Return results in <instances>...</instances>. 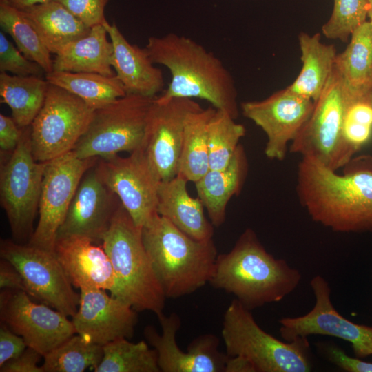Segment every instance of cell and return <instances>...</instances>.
Listing matches in <instances>:
<instances>
[{"instance_id":"cell-1","label":"cell","mask_w":372,"mask_h":372,"mask_svg":"<svg viewBox=\"0 0 372 372\" xmlns=\"http://www.w3.org/2000/svg\"><path fill=\"white\" fill-rule=\"evenodd\" d=\"M342 174L314 159L298 163L296 193L311 219L341 233L372 232V156L353 157Z\"/></svg>"},{"instance_id":"cell-44","label":"cell","mask_w":372,"mask_h":372,"mask_svg":"<svg viewBox=\"0 0 372 372\" xmlns=\"http://www.w3.org/2000/svg\"><path fill=\"white\" fill-rule=\"evenodd\" d=\"M0 287L26 292L23 280L18 270L8 260H0Z\"/></svg>"},{"instance_id":"cell-8","label":"cell","mask_w":372,"mask_h":372,"mask_svg":"<svg viewBox=\"0 0 372 372\" xmlns=\"http://www.w3.org/2000/svg\"><path fill=\"white\" fill-rule=\"evenodd\" d=\"M45 165L32 154L30 125L22 128L19 144L0 172L1 205L16 242L29 240L33 234Z\"/></svg>"},{"instance_id":"cell-27","label":"cell","mask_w":372,"mask_h":372,"mask_svg":"<svg viewBox=\"0 0 372 372\" xmlns=\"http://www.w3.org/2000/svg\"><path fill=\"white\" fill-rule=\"evenodd\" d=\"M20 10L50 53L54 54L67 44L88 34L91 30L56 0Z\"/></svg>"},{"instance_id":"cell-5","label":"cell","mask_w":372,"mask_h":372,"mask_svg":"<svg viewBox=\"0 0 372 372\" xmlns=\"http://www.w3.org/2000/svg\"><path fill=\"white\" fill-rule=\"evenodd\" d=\"M118 283V298L136 311L163 313L166 297L145 249L141 229L121 203L101 243Z\"/></svg>"},{"instance_id":"cell-4","label":"cell","mask_w":372,"mask_h":372,"mask_svg":"<svg viewBox=\"0 0 372 372\" xmlns=\"http://www.w3.org/2000/svg\"><path fill=\"white\" fill-rule=\"evenodd\" d=\"M141 232L167 298L191 294L209 282L218 254L213 238L194 239L158 213L145 223Z\"/></svg>"},{"instance_id":"cell-25","label":"cell","mask_w":372,"mask_h":372,"mask_svg":"<svg viewBox=\"0 0 372 372\" xmlns=\"http://www.w3.org/2000/svg\"><path fill=\"white\" fill-rule=\"evenodd\" d=\"M103 25L91 28L86 36L65 45L53 59V70L97 73L112 76L113 45Z\"/></svg>"},{"instance_id":"cell-3","label":"cell","mask_w":372,"mask_h":372,"mask_svg":"<svg viewBox=\"0 0 372 372\" xmlns=\"http://www.w3.org/2000/svg\"><path fill=\"white\" fill-rule=\"evenodd\" d=\"M301 278L297 269L269 253L255 231L247 228L229 252L218 254L209 282L251 311L281 301Z\"/></svg>"},{"instance_id":"cell-34","label":"cell","mask_w":372,"mask_h":372,"mask_svg":"<svg viewBox=\"0 0 372 372\" xmlns=\"http://www.w3.org/2000/svg\"><path fill=\"white\" fill-rule=\"evenodd\" d=\"M0 25L26 58L38 63L45 74L53 71L50 52L35 29L19 9L5 0H0Z\"/></svg>"},{"instance_id":"cell-26","label":"cell","mask_w":372,"mask_h":372,"mask_svg":"<svg viewBox=\"0 0 372 372\" xmlns=\"http://www.w3.org/2000/svg\"><path fill=\"white\" fill-rule=\"evenodd\" d=\"M302 68L288 87L301 96L316 101L334 69L337 52L333 45L322 43L320 34L301 32L298 36Z\"/></svg>"},{"instance_id":"cell-7","label":"cell","mask_w":372,"mask_h":372,"mask_svg":"<svg viewBox=\"0 0 372 372\" xmlns=\"http://www.w3.org/2000/svg\"><path fill=\"white\" fill-rule=\"evenodd\" d=\"M155 98L126 94L94 110L72 152L80 158H105L140 148Z\"/></svg>"},{"instance_id":"cell-28","label":"cell","mask_w":372,"mask_h":372,"mask_svg":"<svg viewBox=\"0 0 372 372\" xmlns=\"http://www.w3.org/2000/svg\"><path fill=\"white\" fill-rule=\"evenodd\" d=\"M334 68L347 96L372 91V23L369 21L352 33L346 49L337 54Z\"/></svg>"},{"instance_id":"cell-46","label":"cell","mask_w":372,"mask_h":372,"mask_svg":"<svg viewBox=\"0 0 372 372\" xmlns=\"http://www.w3.org/2000/svg\"><path fill=\"white\" fill-rule=\"evenodd\" d=\"M12 6L19 9H25L26 8L43 3L50 0H5Z\"/></svg>"},{"instance_id":"cell-38","label":"cell","mask_w":372,"mask_h":372,"mask_svg":"<svg viewBox=\"0 0 372 372\" xmlns=\"http://www.w3.org/2000/svg\"><path fill=\"white\" fill-rule=\"evenodd\" d=\"M0 71L17 76L40 77L45 72L38 63L26 58L3 31L0 32Z\"/></svg>"},{"instance_id":"cell-30","label":"cell","mask_w":372,"mask_h":372,"mask_svg":"<svg viewBox=\"0 0 372 372\" xmlns=\"http://www.w3.org/2000/svg\"><path fill=\"white\" fill-rule=\"evenodd\" d=\"M216 109L192 112L185 123L178 174L196 183L209 169L207 127Z\"/></svg>"},{"instance_id":"cell-31","label":"cell","mask_w":372,"mask_h":372,"mask_svg":"<svg viewBox=\"0 0 372 372\" xmlns=\"http://www.w3.org/2000/svg\"><path fill=\"white\" fill-rule=\"evenodd\" d=\"M46 81L84 101L96 110L125 96L126 92L116 74L112 76L90 72L52 71Z\"/></svg>"},{"instance_id":"cell-48","label":"cell","mask_w":372,"mask_h":372,"mask_svg":"<svg viewBox=\"0 0 372 372\" xmlns=\"http://www.w3.org/2000/svg\"><path fill=\"white\" fill-rule=\"evenodd\" d=\"M372 92V91H371Z\"/></svg>"},{"instance_id":"cell-14","label":"cell","mask_w":372,"mask_h":372,"mask_svg":"<svg viewBox=\"0 0 372 372\" xmlns=\"http://www.w3.org/2000/svg\"><path fill=\"white\" fill-rule=\"evenodd\" d=\"M310 286L316 299L313 307L303 316L280 319L282 338L291 342L311 335L331 336L349 342L356 358L372 355V327L353 322L336 310L329 284L322 276L313 277Z\"/></svg>"},{"instance_id":"cell-21","label":"cell","mask_w":372,"mask_h":372,"mask_svg":"<svg viewBox=\"0 0 372 372\" xmlns=\"http://www.w3.org/2000/svg\"><path fill=\"white\" fill-rule=\"evenodd\" d=\"M54 254L73 286L104 289L118 298L116 277L101 244L80 236L57 237Z\"/></svg>"},{"instance_id":"cell-47","label":"cell","mask_w":372,"mask_h":372,"mask_svg":"<svg viewBox=\"0 0 372 372\" xmlns=\"http://www.w3.org/2000/svg\"><path fill=\"white\" fill-rule=\"evenodd\" d=\"M368 5V17L369 21L372 23V0H366Z\"/></svg>"},{"instance_id":"cell-20","label":"cell","mask_w":372,"mask_h":372,"mask_svg":"<svg viewBox=\"0 0 372 372\" xmlns=\"http://www.w3.org/2000/svg\"><path fill=\"white\" fill-rule=\"evenodd\" d=\"M96 164L81 178L57 237L80 236L101 243L121 202L100 176Z\"/></svg>"},{"instance_id":"cell-2","label":"cell","mask_w":372,"mask_h":372,"mask_svg":"<svg viewBox=\"0 0 372 372\" xmlns=\"http://www.w3.org/2000/svg\"><path fill=\"white\" fill-rule=\"evenodd\" d=\"M145 48L152 61L165 66L171 74L168 87L156 97L158 101L200 99L237 118L239 107L234 79L212 52L189 37L173 32L150 37Z\"/></svg>"},{"instance_id":"cell-39","label":"cell","mask_w":372,"mask_h":372,"mask_svg":"<svg viewBox=\"0 0 372 372\" xmlns=\"http://www.w3.org/2000/svg\"><path fill=\"white\" fill-rule=\"evenodd\" d=\"M86 26L91 28L107 21L105 8L110 0H56Z\"/></svg>"},{"instance_id":"cell-32","label":"cell","mask_w":372,"mask_h":372,"mask_svg":"<svg viewBox=\"0 0 372 372\" xmlns=\"http://www.w3.org/2000/svg\"><path fill=\"white\" fill-rule=\"evenodd\" d=\"M371 140L372 92L354 96L347 95L342 127V167Z\"/></svg>"},{"instance_id":"cell-24","label":"cell","mask_w":372,"mask_h":372,"mask_svg":"<svg viewBox=\"0 0 372 372\" xmlns=\"http://www.w3.org/2000/svg\"><path fill=\"white\" fill-rule=\"evenodd\" d=\"M248 172L247 154L239 145L229 164L224 169H209L195 183L197 196L201 200L214 227L221 226L226 216L227 205L238 195Z\"/></svg>"},{"instance_id":"cell-13","label":"cell","mask_w":372,"mask_h":372,"mask_svg":"<svg viewBox=\"0 0 372 372\" xmlns=\"http://www.w3.org/2000/svg\"><path fill=\"white\" fill-rule=\"evenodd\" d=\"M347 94L335 68L289 152L337 171L341 162L342 127Z\"/></svg>"},{"instance_id":"cell-36","label":"cell","mask_w":372,"mask_h":372,"mask_svg":"<svg viewBox=\"0 0 372 372\" xmlns=\"http://www.w3.org/2000/svg\"><path fill=\"white\" fill-rule=\"evenodd\" d=\"M245 132L234 118L216 110L207 127L209 169H221L229 164Z\"/></svg>"},{"instance_id":"cell-6","label":"cell","mask_w":372,"mask_h":372,"mask_svg":"<svg viewBox=\"0 0 372 372\" xmlns=\"http://www.w3.org/2000/svg\"><path fill=\"white\" fill-rule=\"evenodd\" d=\"M222 338L227 355L248 361L254 372H309L312 369L308 338L282 341L264 331L250 310L236 298L223 315Z\"/></svg>"},{"instance_id":"cell-10","label":"cell","mask_w":372,"mask_h":372,"mask_svg":"<svg viewBox=\"0 0 372 372\" xmlns=\"http://www.w3.org/2000/svg\"><path fill=\"white\" fill-rule=\"evenodd\" d=\"M0 256L20 273L26 293L32 298L68 317L76 313L80 293L74 290L54 252L3 239L0 243Z\"/></svg>"},{"instance_id":"cell-12","label":"cell","mask_w":372,"mask_h":372,"mask_svg":"<svg viewBox=\"0 0 372 372\" xmlns=\"http://www.w3.org/2000/svg\"><path fill=\"white\" fill-rule=\"evenodd\" d=\"M97 171L118 198L134 224L142 229L156 211L161 179L142 147L127 157L99 158Z\"/></svg>"},{"instance_id":"cell-29","label":"cell","mask_w":372,"mask_h":372,"mask_svg":"<svg viewBox=\"0 0 372 372\" xmlns=\"http://www.w3.org/2000/svg\"><path fill=\"white\" fill-rule=\"evenodd\" d=\"M49 83L37 76L0 74L1 102L8 105L20 128L31 125L42 108Z\"/></svg>"},{"instance_id":"cell-42","label":"cell","mask_w":372,"mask_h":372,"mask_svg":"<svg viewBox=\"0 0 372 372\" xmlns=\"http://www.w3.org/2000/svg\"><path fill=\"white\" fill-rule=\"evenodd\" d=\"M43 356L37 350L28 347L18 357L11 359L0 366L1 372H43L39 366Z\"/></svg>"},{"instance_id":"cell-11","label":"cell","mask_w":372,"mask_h":372,"mask_svg":"<svg viewBox=\"0 0 372 372\" xmlns=\"http://www.w3.org/2000/svg\"><path fill=\"white\" fill-rule=\"evenodd\" d=\"M99 158H80L72 152L46 162L39 205V220L28 243L54 252L64 221L85 173Z\"/></svg>"},{"instance_id":"cell-35","label":"cell","mask_w":372,"mask_h":372,"mask_svg":"<svg viewBox=\"0 0 372 372\" xmlns=\"http://www.w3.org/2000/svg\"><path fill=\"white\" fill-rule=\"evenodd\" d=\"M103 355V346L85 340L74 334L43 356V372L93 371Z\"/></svg>"},{"instance_id":"cell-16","label":"cell","mask_w":372,"mask_h":372,"mask_svg":"<svg viewBox=\"0 0 372 372\" xmlns=\"http://www.w3.org/2000/svg\"><path fill=\"white\" fill-rule=\"evenodd\" d=\"M314 102L298 95L287 87L261 101L240 104L242 115L265 134V154L271 160L282 161L291 142L308 121Z\"/></svg>"},{"instance_id":"cell-41","label":"cell","mask_w":372,"mask_h":372,"mask_svg":"<svg viewBox=\"0 0 372 372\" xmlns=\"http://www.w3.org/2000/svg\"><path fill=\"white\" fill-rule=\"evenodd\" d=\"M28 347L23 338L5 324L0 326V366L21 355Z\"/></svg>"},{"instance_id":"cell-17","label":"cell","mask_w":372,"mask_h":372,"mask_svg":"<svg viewBox=\"0 0 372 372\" xmlns=\"http://www.w3.org/2000/svg\"><path fill=\"white\" fill-rule=\"evenodd\" d=\"M161 333L148 325L144 329L147 342L155 350L162 372H225L228 355L218 351L219 340L211 333L196 338L183 351L178 346L176 333L180 327L179 316L172 313L157 316Z\"/></svg>"},{"instance_id":"cell-45","label":"cell","mask_w":372,"mask_h":372,"mask_svg":"<svg viewBox=\"0 0 372 372\" xmlns=\"http://www.w3.org/2000/svg\"><path fill=\"white\" fill-rule=\"evenodd\" d=\"M225 372H254V370L250 363L243 358L228 355Z\"/></svg>"},{"instance_id":"cell-18","label":"cell","mask_w":372,"mask_h":372,"mask_svg":"<svg viewBox=\"0 0 372 372\" xmlns=\"http://www.w3.org/2000/svg\"><path fill=\"white\" fill-rule=\"evenodd\" d=\"M201 108L191 99H154L142 147L161 181L177 176L185 121Z\"/></svg>"},{"instance_id":"cell-19","label":"cell","mask_w":372,"mask_h":372,"mask_svg":"<svg viewBox=\"0 0 372 372\" xmlns=\"http://www.w3.org/2000/svg\"><path fill=\"white\" fill-rule=\"evenodd\" d=\"M79 293V307L71 320L76 334L101 346L133 337L138 316L129 303L101 289H82Z\"/></svg>"},{"instance_id":"cell-40","label":"cell","mask_w":372,"mask_h":372,"mask_svg":"<svg viewBox=\"0 0 372 372\" xmlns=\"http://www.w3.org/2000/svg\"><path fill=\"white\" fill-rule=\"evenodd\" d=\"M317 349L327 360L347 372H372V362L347 355L339 346L329 342L316 344Z\"/></svg>"},{"instance_id":"cell-9","label":"cell","mask_w":372,"mask_h":372,"mask_svg":"<svg viewBox=\"0 0 372 372\" xmlns=\"http://www.w3.org/2000/svg\"><path fill=\"white\" fill-rule=\"evenodd\" d=\"M94 111L77 96L49 83L43 105L30 125L34 159L45 163L72 151Z\"/></svg>"},{"instance_id":"cell-43","label":"cell","mask_w":372,"mask_h":372,"mask_svg":"<svg viewBox=\"0 0 372 372\" xmlns=\"http://www.w3.org/2000/svg\"><path fill=\"white\" fill-rule=\"evenodd\" d=\"M22 128L12 118L0 114V148L4 152H12L20 141Z\"/></svg>"},{"instance_id":"cell-33","label":"cell","mask_w":372,"mask_h":372,"mask_svg":"<svg viewBox=\"0 0 372 372\" xmlns=\"http://www.w3.org/2000/svg\"><path fill=\"white\" fill-rule=\"evenodd\" d=\"M103 351L94 372H161L155 350L144 340L117 339L103 345Z\"/></svg>"},{"instance_id":"cell-15","label":"cell","mask_w":372,"mask_h":372,"mask_svg":"<svg viewBox=\"0 0 372 372\" xmlns=\"http://www.w3.org/2000/svg\"><path fill=\"white\" fill-rule=\"evenodd\" d=\"M25 291L3 289L0 320L43 356L76 334L72 320L61 312L34 302Z\"/></svg>"},{"instance_id":"cell-22","label":"cell","mask_w":372,"mask_h":372,"mask_svg":"<svg viewBox=\"0 0 372 372\" xmlns=\"http://www.w3.org/2000/svg\"><path fill=\"white\" fill-rule=\"evenodd\" d=\"M103 25L113 45L112 66L126 94L156 97L163 92L165 80L146 48L129 43L114 23Z\"/></svg>"},{"instance_id":"cell-23","label":"cell","mask_w":372,"mask_h":372,"mask_svg":"<svg viewBox=\"0 0 372 372\" xmlns=\"http://www.w3.org/2000/svg\"><path fill=\"white\" fill-rule=\"evenodd\" d=\"M187 182L179 175L161 181L158 191L156 211L194 239H212L214 226L207 219L200 198L189 195Z\"/></svg>"},{"instance_id":"cell-37","label":"cell","mask_w":372,"mask_h":372,"mask_svg":"<svg viewBox=\"0 0 372 372\" xmlns=\"http://www.w3.org/2000/svg\"><path fill=\"white\" fill-rule=\"evenodd\" d=\"M367 17L366 0H333V12L322 25V33L328 39L346 42Z\"/></svg>"}]
</instances>
